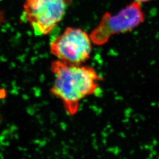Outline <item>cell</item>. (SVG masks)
I'll return each mask as SVG.
<instances>
[{"instance_id": "6da1fadb", "label": "cell", "mask_w": 159, "mask_h": 159, "mask_svg": "<svg viewBox=\"0 0 159 159\" xmlns=\"http://www.w3.org/2000/svg\"><path fill=\"white\" fill-rule=\"evenodd\" d=\"M54 81L51 93L63 102L67 113L74 116L80 102L94 94L102 78L91 67L58 60L51 64Z\"/></svg>"}, {"instance_id": "7a4b0ae2", "label": "cell", "mask_w": 159, "mask_h": 159, "mask_svg": "<svg viewBox=\"0 0 159 159\" xmlns=\"http://www.w3.org/2000/svg\"><path fill=\"white\" fill-rule=\"evenodd\" d=\"M144 19L145 14L141 4L134 1L116 14L106 12L90 34L91 41L97 46L104 45L112 36L125 33L136 28Z\"/></svg>"}, {"instance_id": "3957f363", "label": "cell", "mask_w": 159, "mask_h": 159, "mask_svg": "<svg viewBox=\"0 0 159 159\" xmlns=\"http://www.w3.org/2000/svg\"><path fill=\"white\" fill-rule=\"evenodd\" d=\"M71 0H25L23 19L36 35L51 33L64 17Z\"/></svg>"}, {"instance_id": "277c9868", "label": "cell", "mask_w": 159, "mask_h": 159, "mask_svg": "<svg viewBox=\"0 0 159 159\" xmlns=\"http://www.w3.org/2000/svg\"><path fill=\"white\" fill-rule=\"evenodd\" d=\"M90 37L84 30L68 27L50 43L51 53L58 60L74 64H83L90 57Z\"/></svg>"}, {"instance_id": "5b68a950", "label": "cell", "mask_w": 159, "mask_h": 159, "mask_svg": "<svg viewBox=\"0 0 159 159\" xmlns=\"http://www.w3.org/2000/svg\"><path fill=\"white\" fill-rule=\"evenodd\" d=\"M134 2H139V3H143V2H148L151 0H133Z\"/></svg>"}, {"instance_id": "8992f818", "label": "cell", "mask_w": 159, "mask_h": 159, "mask_svg": "<svg viewBox=\"0 0 159 159\" xmlns=\"http://www.w3.org/2000/svg\"><path fill=\"white\" fill-rule=\"evenodd\" d=\"M0 19H1V17H0Z\"/></svg>"}]
</instances>
